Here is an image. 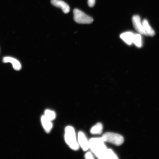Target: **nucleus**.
I'll list each match as a JSON object with an SVG mask.
<instances>
[{"label":"nucleus","mask_w":159,"mask_h":159,"mask_svg":"<svg viewBox=\"0 0 159 159\" xmlns=\"http://www.w3.org/2000/svg\"><path fill=\"white\" fill-rule=\"evenodd\" d=\"M74 19L76 23L81 24H89L93 23V19L89 16L85 14L82 11L77 9L73 11Z\"/></svg>","instance_id":"nucleus-4"},{"label":"nucleus","mask_w":159,"mask_h":159,"mask_svg":"<svg viewBox=\"0 0 159 159\" xmlns=\"http://www.w3.org/2000/svg\"><path fill=\"white\" fill-rule=\"evenodd\" d=\"M118 159V157L112 150L107 149L106 154H105V159Z\"/></svg>","instance_id":"nucleus-15"},{"label":"nucleus","mask_w":159,"mask_h":159,"mask_svg":"<svg viewBox=\"0 0 159 159\" xmlns=\"http://www.w3.org/2000/svg\"><path fill=\"white\" fill-rule=\"evenodd\" d=\"M65 140L66 144L73 150L76 151L78 150L80 146L75 129L72 126H68L66 127Z\"/></svg>","instance_id":"nucleus-2"},{"label":"nucleus","mask_w":159,"mask_h":159,"mask_svg":"<svg viewBox=\"0 0 159 159\" xmlns=\"http://www.w3.org/2000/svg\"><path fill=\"white\" fill-rule=\"evenodd\" d=\"M41 121L43 128L47 133L51 132L53 124L52 121L47 118L44 115L41 117Z\"/></svg>","instance_id":"nucleus-10"},{"label":"nucleus","mask_w":159,"mask_h":159,"mask_svg":"<svg viewBox=\"0 0 159 159\" xmlns=\"http://www.w3.org/2000/svg\"><path fill=\"white\" fill-rule=\"evenodd\" d=\"M101 138L104 142L111 143L117 146H120L124 141V137L121 135L112 132L105 133Z\"/></svg>","instance_id":"nucleus-3"},{"label":"nucleus","mask_w":159,"mask_h":159,"mask_svg":"<svg viewBox=\"0 0 159 159\" xmlns=\"http://www.w3.org/2000/svg\"><path fill=\"white\" fill-rule=\"evenodd\" d=\"M143 26L147 35L153 37L155 35V32L154 30L151 27L148 22V20L144 19L142 22Z\"/></svg>","instance_id":"nucleus-11"},{"label":"nucleus","mask_w":159,"mask_h":159,"mask_svg":"<svg viewBox=\"0 0 159 159\" xmlns=\"http://www.w3.org/2000/svg\"><path fill=\"white\" fill-rule=\"evenodd\" d=\"M77 141L79 146L84 151H86L89 149V140L86 135L82 132H79L77 136Z\"/></svg>","instance_id":"nucleus-6"},{"label":"nucleus","mask_w":159,"mask_h":159,"mask_svg":"<svg viewBox=\"0 0 159 159\" xmlns=\"http://www.w3.org/2000/svg\"><path fill=\"white\" fill-rule=\"evenodd\" d=\"M95 0H88V4L89 7H92L95 5Z\"/></svg>","instance_id":"nucleus-17"},{"label":"nucleus","mask_w":159,"mask_h":159,"mask_svg":"<svg viewBox=\"0 0 159 159\" xmlns=\"http://www.w3.org/2000/svg\"><path fill=\"white\" fill-rule=\"evenodd\" d=\"M3 62L5 63H11L13 65V68L16 70L19 71L21 69V65L19 61L13 57H5L3 59Z\"/></svg>","instance_id":"nucleus-8"},{"label":"nucleus","mask_w":159,"mask_h":159,"mask_svg":"<svg viewBox=\"0 0 159 159\" xmlns=\"http://www.w3.org/2000/svg\"><path fill=\"white\" fill-rule=\"evenodd\" d=\"M132 22L134 29L139 34L141 35H147L141 20L140 17L139 16L135 15L133 17Z\"/></svg>","instance_id":"nucleus-5"},{"label":"nucleus","mask_w":159,"mask_h":159,"mask_svg":"<svg viewBox=\"0 0 159 159\" xmlns=\"http://www.w3.org/2000/svg\"><path fill=\"white\" fill-rule=\"evenodd\" d=\"M134 35L131 32H126L122 33L120 35V37L127 44L131 45L133 43Z\"/></svg>","instance_id":"nucleus-9"},{"label":"nucleus","mask_w":159,"mask_h":159,"mask_svg":"<svg viewBox=\"0 0 159 159\" xmlns=\"http://www.w3.org/2000/svg\"><path fill=\"white\" fill-rule=\"evenodd\" d=\"M44 116L49 120L52 121L55 120L56 117V114L54 111L47 109L45 111Z\"/></svg>","instance_id":"nucleus-14"},{"label":"nucleus","mask_w":159,"mask_h":159,"mask_svg":"<svg viewBox=\"0 0 159 159\" xmlns=\"http://www.w3.org/2000/svg\"><path fill=\"white\" fill-rule=\"evenodd\" d=\"M133 43H134L136 47L139 48H140L142 46V39L140 34H134Z\"/></svg>","instance_id":"nucleus-13"},{"label":"nucleus","mask_w":159,"mask_h":159,"mask_svg":"<svg viewBox=\"0 0 159 159\" xmlns=\"http://www.w3.org/2000/svg\"><path fill=\"white\" fill-rule=\"evenodd\" d=\"M51 3L54 7L61 8L65 13H68L70 11L69 6L62 0H51Z\"/></svg>","instance_id":"nucleus-7"},{"label":"nucleus","mask_w":159,"mask_h":159,"mask_svg":"<svg viewBox=\"0 0 159 159\" xmlns=\"http://www.w3.org/2000/svg\"><path fill=\"white\" fill-rule=\"evenodd\" d=\"M85 158L87 159H94V156H93L92 153L90 152H88L85 155Z\"/></svg>","instance_id":"nucleus-16"},{"label":"nucleus","mask_w":159,"mask_h":159,"mask_svg":"<svg viewBox=\"0 0 159 159\" xmlns=\"http://www.w3.org/2000/svg\"><path fill=\"white\" fill-rule=\"evenodd\" d=\"M102 138H93L89 140V148L97 158L105 159L107 148Z\"/></svg>","instance_id":"nucleus-1"},{"label":"nucleus","mask_w":159,"mask_h":159,"mask_svg":"<svg viewBox=\"0 0 159 159\" xmlns=\"http://www.w3.org/2000/svg\"><path fill=\"white\" fill-rule=\"evenodd\" d=\"M103 125L101 123H98L91 128L90 133L93 134H100L102 133Z\"/></svg>","instance_id":"nucleus-12"}]
</instances>
